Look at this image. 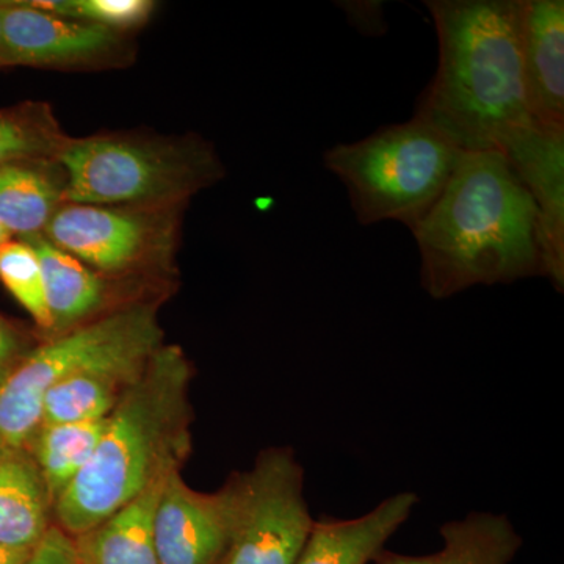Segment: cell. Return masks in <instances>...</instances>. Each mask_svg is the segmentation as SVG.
<instances>
[{
    "label": "cell",
    "mask_w": 564,
    "mask_h": 564,
    "mask_svg": "<svg viewBox=\"0 0 564 564\" xmlns=\"http://www.w3.org/2000/svg\"><path fill=\"white\" fill-rule=\"evenodd\" d=\"M525 102L534 122L564 129V2L518 0Z\"/></svg>",
    "instance_id": "obj_12"
},
{
    "label": "cell",
    "mask_w": 564,
    "mask_h": 564,
    "mask_svg": "<svg viewBox=\"0 0 564 564\" xmlns=\"http://www.w3.org/2000/svg\"><path fill=\"white\" fill-rule=\"evenodd\" d=\"M444 545L425 556L380 554L377 564H510L522 540L505 516L475 513L441 529Z\"/></svg>",
    "instance_id": "obj_19"
},
{
    "label": "cell",
    "mask_w": 564,
    "mask_h": 564,
    "mask_svg": "<svg viewBox=\"0 0 564 564\" xmlns=\"http://www.w3.org/2000/svg\"><path fill=\"white\" fill-rule=\"evenodd\" d=\"M182 206L65 203L43 236L104 276L169 265L180 243Z\"/></svg>",
    "instance_id": "obj_8"
},
{
    "label": "cell",
    "mask_w": 564,
    "mask_h": 564,
    "mask_svg": "<svg viewBox=\"0 0 564 564\" xmlns=\"http://www.w3.org/2000/svg\"><path fill=\"white\" fill-rule=\"evenodd\" d=\"M2 2L0 68L110 69L133 58L129 33L36 9L24 0Z\"/></svg>",
    "instance_id": "obj_9"
},
{
    "label": "cell",
    "mask_w": 564,
    "mask_h": 564,
    "mask_svg": "<svg viewBox=\"0 0 564 564\" xmlns=\"http://www.w3.org/2000/svg\"><path fill=\"white\" fill-rule=\"evenodd\" d=\"M21 359V339L13 326L0 315V381Z\"/></svg>",
    "instance_id": "obj_26"
},
{
    "label": "cell",
    "mask_w": 564,
    "mask_h": 564,
    "mask_svg": "<svg viewBox=\"0 0 564 564\" xmlns=\"http://www.w3.org/2000/svg\"><path fill=\"white\" fill-rule=\"evenodd\" d=\"M109 417L99 421L41 425L32 440V458L39 467L54 508L63 492L90 462Z\"/></svg>",
    "instance_id": "obj_20"
},
{
    "label": "cell",
    "mask_w": 564,
    "mask_h": 564,
    "mask_svg": "<svg viewBox=\"0 0 564 564\" xmlns=\"http://www.w3.org/2000/svg\"><path fill=\"white\" fill-rule=\"evenodd\" d=\"M66 203L184 207L225 177L217 151L196 135L98 133L70 139L61 155Z\"/></svg>",
    "instance_id": "obj_4"
},
{
    "label": "cell",
    "mask_w": 564,
    "mask_h": 564,
    "mask_svg": "<svg viewBox=\"0 0 564 564\" xmlns=\"http://www.w3.org/2000/svg\"><path fill=\"white\" fill-rule=\"evenodd\" d=\"M502 154L532 195L540 214L545 278L564 285V129L534 124L505 144Z\"/></svg>",
    "instance_id": "obj_11"
},
{
    "label": "cell",
    "mask_w": 564,
    "mask_h": 564,
    "mask_svg": "<svg viewBox=\"0 0 564 564\" xmlns=\"http://www.w3.org/2000/svg\"><path fill=\"white\" fill-rule=\"evenodd\" d=\"M36 9L61 17L104 25L111 31L129 33L150 21L155 3L151 0H36Z\"/></svg>",
    "instance_id": "obj_23"
},
{
    "label": "cell",
    "mask_w": 564,
    "mask_h": 564,
    "mask_svg": "<svg viewBox=\"0 0 564 564\" xmlns=\"http://www.w3.org/2000/svg\"><path fill=\"white\" fill-rule=\"evenodd\" d=\"M0 36H2V2H0Z\"/></svg>",
    "instance_id": "obj_29"
},
{
    "label": "cell",
    "mask_w": 564,
    "mask_h": 564,
    "mask_svg": "<svg viewBox=\"0 0 564 564\" xmlns=\"http://www.w3.org/2000/svg\"><path fill=\"white\" fill-rule=\"evenodd\" d=\"M161 347L162 339L141 340L70 373L44 395L41 425L109 417L122 393Z\"/></svg>",
    "instance_id": "obj_13"
},
{
    "label": "cell",
    "mask_w": 564,
    "mask_h": 564,
    "mask_svg": "<svg viewBox=\"0 0 564 564\" xmlns=\"http://www.w3.org/2000/svg\"><path fill=\"white\" fill-rule=\"evenodd\" d=\"M66 203L61 161H21L0 166V223L17 239L40 236Z\"/></svg>",
    "instance_id": "obj_17"
},
{
    "label": "cell",
    "mask_w": 564,
    "mask_h": 564,
    "mask_svg": "<svg viewBox=\"0 0 564 564\" xmlns=\"http://www.w3.org/2000/svg\"><path fill=\"white\" fill-rule=\"evenodd\" d=\"M191 369L177 347H161L118 400L95 454L55 502L57 525L80 536L176 469L185 451V386Z\"/></svg>",
    "instance_id": "obj_3"
},
{
    "label": "cell",
    "mask_w": 564,
    "mask_h": 564,
    "mask_svg": "<svg viewBox=\"0 0 564 564\" xmlns=\"http://www.w3.org/2000/svg\"><path fill=\"white\" fill-rule=\"evenodd\" d=\"M437 69L414 117L463 152H502L534 124L527 109L518 0H425Z\"/></svg>",
    "instance_id": "obj_2"
},
{
    "label": "cell",
    "mask_w": 564,
    "mask_h": 564,
    "mask_svg": "<svg viewBox=\"0 0 564 564\" xmlns=\"http://www.w3.org/2000/svg\"><path fill=\"white\" fill-rule=\"evenodd\" d=\"M413 236L422 285L433 299L545 276L536 204L502 152H463Z\"/></svg>",
    "instance_id": "obj_1"
},
{
    "label": "cell",
    "mask_w": 564,
    "mask_h": 564,
    "mask_svg": "<svg viewBox=\"0 0 564 564\" xmlns=\"http://www.w3.org/2000/svg\"><path fill=\"white\" fill-rule=\"evenodd\" d=\"M10 240H13V234H11L9 229L0 223V248H2L3 245L9 243Z\"/></svg>",
    "instance_id": "obj_28"
},
{
    "label": "cell",
    "mask_w": 564,
    "mask_h": 564,
    "mask_svg": "<svg viewBox=\"0 0 564 564\" xmlns=\"http://www.w3.org/2000/svg\"><path fill=\"white\" fill-rule=\"evenodd\" d=\"M6 452V448L2 447V444H0V454H3Z\"/></svg>",
    "instance_id": "obj_30"
},
{
    "label": "cell",
    "mask_w": 564,
    "mask_h": 564,
    "mask_svg": "<svg viewBox=\"0 0 564 564\" xmlns=\"http://www.w3.org/2000/svg\"><path fill=\"white\" fill-rule=\"evenodd\" d=\"M0 282L32 315L40 328L51 332L52 322L44 293L39 256L24 240H10L0 248Z\"/></svg>",
    "instance_id": "obj_22"
},
{
    "label": "cell",
    "mask_w": 564,
    "mask_h": 564,
    "mask_svg": "<svg viewBox=\"0 0 564 564\" xmlns=\"http://www.w3.org/2000/svg\"><path fill=\"white\" fill-rule=\"evenodd\" d=\"M417 497L397 494L361 518L314 522L295 564H369L410 518Z\"/></svg>",
    "instance_id": "obj_14"
},
{
    "label": "cell",
    "mask_w": 564,
    "mask_h": 564,
    "mask_svg": "<svg viewBox=\"0 0 564 564\" xmlns=\"http://www.w3.org/2000/svg\"><path fill=\"white\" fill-rule=\"evenodd\" d=\"M462 155L432 126L411 118L355 143L334 144L323 154V165L343 182L359 225L397 221L413 234L443 195Z\"/></svg>",
    "instance_id": "obj_5"
},
{
    "label": "cell",
    "mask_w": 564,
    "mask_h": 564,
    "mask_svg": "<svg viewBox=\"0 0 564 564\" xmlns=\"http://www.w3.org/2000/svg\"><path fill=\"white\" fill-rule=\"evenodd\" d=\"M70 139L47 102L0 109V166L21 161H58Z\"/></svg>",
    "instance_id": "obj_21"
},
{
    "label": "cell",
    "mask_w": 564,
    "mask_h": 564,
    "mask_svg": "<svg viewBox=\"0 0 564 564\" xmlns=\"http://www.w3.org/2000/svg\"><path fill=\"white\" fill-rule=\"evenodd\" d=\"M229 540L220 564H295L313 530L303 470L291 454L265 452L226 488Z\"/></svg>",
    "instance_id": "obj_7"
},
{
    "label": "cell",
    "mask_w": 564,
    "mask_h": 564,
    "mask_svg": "<svg viewBox=\"0 0 564 564\" xmlns=\"http://www.w3.org/2000/svg\"><path fill=\"white\" fill-rule=\"evenodd\" d=\"M334 3L361 35L377 39L388 33L384 3L381 0H336Z\"/></svg>",
    "instance_id": "obj_24"
},
{
    "label": "cell",
    "mask_w": 564,
    "mask_h": 564,
    "mask_svg": "<svg viewBox=\"0 0 564 564\" xmlns=\"http://www.w3.org/2000/svg\"><path fill=\"white\" fill-rule=\"evenodd\" d=\"M39 256L51 332L57 336L88 323L109 300V281L79 259L51 243L43 234L24 237Z\"/></svg>",
    "instance_id": "obj_15"
},
{
    "label": "cell",
    "mask_w": 564,
    "mask_h": 564,
    "mask_svg": "<svg viewBox=\"0 0 564 564\" xmlns=\"http://www.w3.org/2000/svg\"><path fill=\"white\" fill-rule=\"evenodd\" d=\"M162 339L152 304L121 307L21 356L0 381V444L25 451L41 426L47 391L70 373L141 340Z\"/></svg>",
    "instance_id": "obj_6"
},
{
    "label": "cell",
    "mask_w": 564,
    "mask_h": 564,
    "mask_svg": "<svg viewBox=\"0 0 564 564\" xmlns=\"http://www.w3.org/2000/svg\"><path fill=\"white\" fill-rule=\"evenodd\" d=\"M32 551L7 547V545L0 544V564H22L29 558Z\"/></svg>",
    "instance_id": "obj_27"
},
{
    "label": "cell",
    "mask_w": 564,
    "mask_h": 564,
    "mask_svg": "<svg viewBox=\"0 0 564 564\" xmlns=\"http://www.w3.org/2000/svg\"><path fill=\"white\" fill-rule=\"evenodd\" d=\"M52 503L32 456L0 454V544L32 551L50 530Z\"/></svg>",
    "instance_id": "obj_18"
},
{
    "label": "cell",
    "mask_w": 564,
    "mask_h": 564,
    "mask_svg": "<svg viewBox=\"0 0 564 564\" xmlns=\"http://www.w3.org/2000/svg\"><path fill=\"white\" fill-rule=\"evenodd\" d=\"M170 474L172 470L155 478L137 499L102 524L73 538L76 563L159 564L154 545V516Z\"/></svg>",
    "instance_id": "obj_16"
},
{
    "label": "cell",
    "mask_w": 564,
    "mask_h": 564,
    "mask_svg": "<svg viewBox=\"0 0 564 564\" xmlns=\"http://www.w3.org/2000/svg\"><path fill=\"white\" fill-rule=\"evenodd\" d=\"M22 564H77L74 540L57 524L51 525Z\"/></svg>",
    "instance_id": "obj_25"
},
{
    "label": "cell",
    "mask_w": 564,
    "mask_h": 564,
    "mask_svg": "<svg viewBox=\"0 0 564 564\" xmlns=\"http://www.w3.org/2000/svg\"><path fill=\"white\" fill-rule=\"evenodd\" d=\"M228 540V491H193L172 470L154 516L159 564H220Z\"/></svg>",
    "instance_id": "obj_10"
}]
</instances>
